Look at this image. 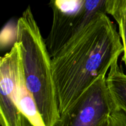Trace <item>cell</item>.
I'll use <instances>...</instances> for the list:
<instances>
[{"label": "cell", "mask_w": 126, "mask_h": 126, "mask_svg": "<svg viewBox=\"0 0 126 126\" xmlns=\"http://www.w3.org/2000/svg\"><path fill=\"white\" fill-rule=\"evenodd\" d=\"M124 52L116 25L105 12L96 15L52 58V72L60 115Z\"/></svg>", "instance_id": "1"}, {"label": "cell", "mask_w": 126, "mask_h": 126, "mask_svg": "<svg viewBox=\"0 0 126 126\" xmlns=\"http://www.w3.org/2000/svg\"><path fill=\"white\" fill-rule=\"evenodd\" d=\"M26 86L36 103L46 126H55L60 118L52 72V57L45 39L28 6L18 19L16 40Z\"/></svg>", "instance_id": "2"}, {"label": "cell", "mask_w": 126, "mask_h": 126, "mask_svg": "<svg viewBox=\"0 0 126 126\" xmlns=\"http://www.w3.org/2000/svg\"><path fill=\"white\" fill-rule=\"evenodd\" d=\"M106 0H52L50 31L45 39L52 58L98 14L105 12Z\"/></svg>", "instance_id": "3"}, {"label": "cell", "mask_w": 126, "mask_h": 126, "mask_svg": "<svg viewBox=\"0 0 126 126\" xmlns=\"http://www.w3.org/2000/svg\"><path fill=\"white\" fill-rule=\"evenodd\" d=\"M116 111L107 88L106 76H101L60 115L55 126H97Z\"/></svg>", "instance_id": "4"}, {"label": "cell", "mask_w": 126, "mask_h": 126, "mask_svg": "<svg viewBox=\"0 0 126 126\" xmlns=\"http://www.w3.org/2000/svg\"><path fill=\"white\" fill-rule=\"evenodd\" d=\"M20 62L19 45L15 42L0 60V124L1 126H25L16 94Z\"/></svg>", "instance_id": "5"}, {"label": "cell", "mask_w": 126, "mask_h": 126, "mask_svg": "<svg viewBox=\"0 0 126 126\" xmlns=\"http://www.w3.org/2000/svg\"><path fill=\"white\" fill-rule=\"evenodd\" d=\"M16 94L18 108L24 117L25 126H46L35 100L26 86L21 62L17 74Z\"/></svg>", "instance_id": "6"}, {"label": "cell", "mask_w": 126, "mask_h": 126, "mask_svg": "<svg viewBox=\"0 0 126 126\" xmlns=\"http://www.w3.org/2000/svg\"><path fill=\"white\" fill-rule=\"evenodd\" d=\"M118 61L116 60L111 66L106 83L118 111L126 114V74L119 67Z\"/></svg>", "instance_id": "7"}, {"label": "cell", "mask_w": 126, "mask_h": 126, "mask_svg": "<svg viewBox=\"0 0 126 126\" xmlns=\"http://www.w3.org/2000/svg\"><path fill=\"white\" fill-rule=\"evenodd\" d=\"M105 11L111 15L119 27V34L123 46L122 61L126 68V0H106Z\"/></svg>", "instance_id": "8"}, {"label": "cell", "mask_w": 126, "mask_h": 126, "mask_svg": "<svg viewBox=\"0 0 126 126\" xmlns=\"http://www.w3.org/2000/svg\"><path fill=\"white\" fill-rule=\"evenodd\" d=\"M110 126H126V114L121 111H114L110 116Z\"/></svg>", "instance_id": "9"}, {"label": "cell", "mask_w": 126, "mask_h": 126, "mask_svg": "<svg viewBox=\"0 0 126 126\" xmlns=\"http://www.w3.org/2000/svg\"><path fill=\"white\" fill-rule=\"evenodd\" d=\"M97 126H110V116L106 117L103 119Z\"/></svg>", "instance_id": "10"}]
</instances>
